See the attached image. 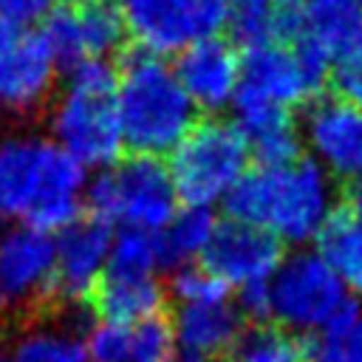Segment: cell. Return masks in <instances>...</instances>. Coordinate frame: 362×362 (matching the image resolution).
Listing matches in <instances>:
<instances>
[{
  "label": "cell",
  "instance_id": "obj_3",
  "mask_svg": "<svg viewBox=\"0 0 362 362\" xmlns=\"http://www.w3.org/2000/svg\"><path fill=\"white\" fill-rule=\"evenodd\" d=\"M116 105L124 144L141 156H170L198 124V107L184 90L175 65L147 51H139L122 62L116 79Z\"/></svg>",
  "mask_w": 362,
  "mask_h": 362
},
{
  "label": "cell",
  "instance_id": "obj_37",
  "mask_svg": "<svg viewBox=\"0 0 362 362\" xmlns=\"http://www.w3.org/2000/svg\"><path fill=\"white\" fill-rule=\"evenodd\" d=\"M0 235H3V229H0Z\"/></svg>",
  "mask_w": 362,
  "mask_h": 362
},
{
  "label": "cell",
  "instance_id": "obj_2",
  "mask_svg": "<svg viewBox=\"0 0 362 362\" xmlns=\"http://www.w3.org/2000/svg\"><path fill=\"white\" fill-rule=\"evenodd\" d=\"M229 218L257 226L280 243H305L334 215V178L308 156L288 164H255L226 198Z\"/></svg>",
  "mask_w": 362,
  "mask_h": 362
},
{
  "label": "cell",
  "instance_id": "obj_26",
  "mask_svg": "<svg viewBox=\"0 0 362 362\" xmlns=\"http://www.w3.org/2000/svg\"><path fill=\"white\" fill-rule=\"evenodd\" d=\"M14 362H88V348L76 334L34 331L20 342Z\"/></svg>",
  "mask_w": 362,
  "mask_h": 362
},
{
  "label": "cell",
  "instance_id": "obj_6",
  "mask_svg": "<svg viewBox=\"0 0 362 362\" xmlns=\"http://www.w3.org/2000/svg\"><path fill=\"white\" fill-rule=\"evenodd\" d=\"M181 206L212 209L226 204L240 178L252 170V150L235 122L206 119L167 156Z\"/></svg>",
  "mask_w": 362,
  "mask_h": 362
},
{
  "label": "cell",
  "instance_id": "obj_18",
  "mask_svg": "<svg viewBox=\"0 0 362 362\" xmlns=\"http://www.w3.org/2000/svg\"><path fill=\"white\" fill-rule=\"evenodd\" d=\"M235 124L240 127L255 164H288L303 156V130L291 110L238 96Z\"/></svg>",
  "mask_w": 362,
  "mask_h": 362
},
{
  "label": "cell",
  "instance_id": "obj_13",
  "mask_svg": "<svg viewBox=\"0 0 362 362\" xmlns=\"http://www.w3.org/2000/svg\"><path fill=\"white\" fill-rule=\"evenodd\" d=\"M303 150L331 178L351 184L362 175V105L320 96L300 122Z\"/></svg>",
  "mask_w": 362,
  "mask_h": 362
},
{
  "label": "cell",
  "instance_id": "obj_33",
  "mask_svg": "<svg viewBox=\"0 0 362 362\" xmlns=\"http://www.w3.org/2000/svg\"><path fill=\"white\" fill-rule=\"evenodd\" d=\"M238 308L240 314L252 317L255 322H266L272 317V297H269V283H255L240 288L238 294Z\"/></svg>",
  "mask_w": 362,
  "mask_h": 362
},
{
  "label": "cell",
  "instance_id": "obj_19",
  "mask_svg": "<svg viewBox=\"0 0 362 362\" xmlns=\"http://www.w3.org/2000/svg\"><path fill=\"white\" fill-rule=\"evenodd\" d=\"M85 305H88V314L99 322L133 328L164 314V288L156 277L105 274Z\"/></svg>",
  "mask_w": 362,
  "mask_h": 362
},
{
  "label": "cell",
  "instance_id": "obj_29",
  "mask_svg": "<svg viewBox=\"0 0 362 362\" xmlns=\"http://www.w3.org/2000/svg\"><path fill=\"white\" fill-rule=\"evenodd\" d=\"M133 345V328L96 322L88 328V362H124Z\"/></svg>",
  "mask_w": 362,
  "mask_h": 362
},
{
  "label": "cell",
  "instance_id": "obj_14",
  "mask_svg": "<svg viewBox=\"0 0 362 362\" xmlns=\"http://www.w3.org/2000/svg\"><path fill=\"white\" fill-rule=\"evenodd\" d=\"M280 263H283V243L269 232L235 218L218 223L201 257V266L209 274L238 288L269 283L272 274L280 269Z\"/></svg>",
  "mask_w": 362,
  "mask_h": 362
},
{
  "label": "cell",
  "instance_id": "obj_12",
  "mask_svg": "<svg viewBox=\"0 0 362 362\" xmlns=\"http://www.w3.org/2000/svg\"><path fill=\"white\" fill-rule=\"evenodd\" d=\"M42 34L59 65L74 68L93 59L107 62L127 37V20L113 0H68L45 20Z\"/></svg>",
  "mask_w": 362,
  "mask_h": 362
},
{
  "label": "cell",
  "instance_id": "obj_16",
  "mask_svg": "<svg viewBox=\"0 0 362 362\" xmlns=\"http://www.w3.org/2000/svg\"><path fill=\"white\" fill-rule=\"evenodd\" d=\"M57 294L71 303H88L105 277L113 232L102 218H79L57 238Z\"/></svg>",
  "mask_w": 362,
  "mask_h": 362
},
{
  "label": "cell",
  "instance_id": "obj_27",
  "mask_svg": "<svg viewBox=\"0 0 362 362\" xmlns=\"http://www.w3.org/2000/svg\"><path fill=\"white\" fill-rule=\"evenodd\" d=\"M173 320L167 314L133 325V345L124 362H173Z\"/></svg>",
  "mask_w": 362,
  "mask_h": 362
},
{
  "label": "cell",
  "instance_id": "obj_7",
  "mask_svg": "<svg viewBox=\"0 0 362 362\" xmlns=\"http://www.w3.org/2000/svg\"><path fill=\"white\" fill-rule=\"evenodd\" d=\"M57 240L31 226L0 235V322L37 325L57 300Z\"/></svg>",
  "mask_w": 362,
  "mask_h": 362
},
{
  "label": "cell",
  "instance_id": "obj_8",
  "mask_svg": "<svg viewBox=\"0 0 362 362\" xmlns=\"http://www.w3.org/2000/svg\"><path fill=\"white\" fill-rule=\"evenodd\" d=\"M325 79H331V57L308 37H300L246 51L240 96L291 110L317 102Z\"/></svg>",
  "mask_w": 362,
  "mask_h": 362
},
{
  "label": "cell",
  "instance_id": "obj_20",
  "mask_svg": "<svg viewBox=\"0 0 362 362\" xmlns=\"http://www.w3.org/2000/svg\"><path fill=\"white\" fill-rule=\"evenodd\" d=\"M173 331L181 348L206 354V356H226L235 339L243 331V314L229 300L223 303H187L175 311Z\"/></svg>",
  "mask_w": 362,
  "mask_h": 362
},
{
  "label": "cell",
  "instance_id": "obj_21",
  "mask_svg": "<svg viewBox=\"0 0 362 362\" xmlns=\"http://www.w3.org/2000/svg\"><path fill=\"white\" fill-rule=\"evenodd\" d=\"M305 34L317 42L331 65L337 59L362 54V0H300Z\"/></svg>",
  "mask_w": 362,
  "mask_h": 362
},
{
  "label": "cell",
  "instance_id": "obj_36",
  "mask_svg": "<svg viewBox=\"0 0 362 362\" xmlns=\"http://www.w3.org/2000/svg\"><path fill=\"white\" fill-rule=\"evenodd\" d=\"M0 362H8V359H6V356H0Z\"/></svg>",
  "mask_w": 362,
  "mask_h": 362
},
{
  "label": "cell",
  "instance_id": "obj_11",
  "mask_svg": "<svg viewBox=\"0 0 362 362\" xmlns=\"http://www.w3.org/2000/svg\"><path fill=\"white\" fill-rule=\"evenodd\" d=\"M59 59L37 28L0 23V113L25 116L42 107L57 88Z\"/></svg>",
  "mask_w": 362,
  "mask_h": 362
},
{
  "label": "cell",
  "instance_id": "obj_4",
  "mask_svg": "<svg viewBox=\"0 0 362 362\" xmlns=\"http://www.w3.org/2000/svg\"><path fill=\"white\" fill-rule=\"evenodd\" d=\"M119 71L105 62H82L68 71L65 88L48 110L51 141L74 156L85 170H105L122 158L124 130L116 105Z\"/></svg>",
  "mask_w": 362,
  "mask_h": 362
},
{
  "label": "cell",
  "instance_id": "obj_17",
  "mask_svg": "<svg viewBox=\"0 0 362 362\" xmlns=\"http://www.w3.org/2000/svg\"><path fill=\"white\" fill-rule=\"evenodd\" d=\"M223 28L232 45L255 51L300 40L305 34V17L300 0H226Z\"/></svg>",
  "mask_w": 362,
  "mask_h": 362
},
{
  "label": "cell",
  "instance_id": "obj_23",
  "mask_svg": "<svg viewBox=\"0 0 362 362\" xmlns=\"http://www.w3.org/2000/svg\"><path fill=\"white\" fill-rule=\"evenodd\" d=\"M215 229H218V221H215L212 209L181 206L173 215V221L161 232H156L161 269L178 272L184 266H192V260H201Z\"/></svg>",
  "mask_w": 362,
  "mask_h": 362
},
{
  "label": "cell",
  "instance_id": "obj_35",
  "mask_svg": "<svg viewBox=\"0 0 362 362\" xmlns=\"http://www.w3.org/2000/svg\"><path fill=\"white\" fill-rule=\"evenodd\" d=\"M173 362H215L212 356H206V354H198V351H189V348H181L178 354H175V359Z\"/></svg>",
  "mask_w": 362,
  "mask_h": 362
},
{
  "label": "cell",
  "instance_id": "obj_34",
  "mask_svg": "<svg viewBox=\"0 0 362 362\" xmlns=\"http://www.w3.org/2000/svg\"><path fill=\"white\" fill-rule=\"evenodd\" d=\"M345 209L348 212H354L356 218H362V175L359 178H354L351 184H348V192H345Z\"/></svg>",
  "mask_w": 362,
  "mask_h": 362
},
{
  "label": "cell",
  "instance_id": "obj_1",
  "mask_svg": "<svg viewBox=\"0 0 362 362\" xmlns=\"http://www.w3.org/2000/svg\"><path fill=\"white\" fill-rule=\"evenodd\" d=\"M88 170L51 136L0 133V221L62 232L82 218Z\"/></svg>",
  "mask_w": 362,
  "mask_h": 362
},
{
  "label": "cell",
  "instance_id": "obj_28",
  "mask_svg": "<svg viewBox=\"0 0 362 362\" xmlns=\"http://www.w3.org/2000/svg\"><path fill=\"white\" fill-rule=\"evenodd\" d=\"M170 288L181 300V305H187V303H223L229 294V286L221 283L215 274H209L204 266L178 269L173 274Z\"/></svg>",
  "mask_w": 362,
  "mask_h": 362
},
{
  "label": "cell",
  "instance_id": "obj_15",
  "mask_svg": "<svg viewBox=\"0 0 362 362\" xmlns=\"http://www.w3.org/2000/svg\"><path fill=\"white\" fill-rule=\"evenodd\" d=\"M173 65L198 110L221 113L235 107L243 85V57L229 40H201L178 54Z\"/></svg>",
  "mask_w": 362,
  "mask_h": 362
},
{
  "label": "cell",
  "instance_id": "obj_22",
  "mask_svg": "<svg viewBox=\"0 0 362 362\" xmlns=\"http://www.w3.org/2000/svg\"><path fill=\"white\" fill-rule=\"evenodd\" d=\"M314 252L331 266L348 291L362 297V218L337 209L314 238Z\"/></svg>",
  "mask_w": 362,
  "mask_h": 362
},
{
  "label": "cell",
  "instance_id": "obj_9",
  "mask_svg": "<svg viewBox=\"0 0 362 362\" xmlns=\"http://www.w3.org/2000/svg\"><path fill=\"white\" fill-rule=\"evenodd\" d=\"M269 297L277 325L297 334L325 328L331 317L351 300L331 266L308 249L283 257L280 269L269 280Z\"/></svg>",
  "mask_w": 362,
  "mask_h": 362
},
{
  "label": "cell",
  "instance_id": "obj_30",
  "mask_svg": "<svg viewBox=\"0 0 362 362\" xmlns=\"http://www.w3.org/2000/svg\"><path fill=\"white\" fill-rule=\"evenodd\" d=\"M59 0H0V23L14 28H37L57 11Z\"/></svg>",
  "mask_w": 362,
  "mask_h": 362
},
{
  "label": "cell",
  "instance_id": "obj_5",
  "mask_svg": "<svg viewBox=\"0 0 362 362\" xmlns=\"http://www.w3.org/2000/svg\"><path fill=\"white\" fill-rule=\"evenodd\" d=\"M105 223L122 229L161 232L181 209L170 167L156 156H122L110 167L99 170L88 184L85 201Z\"/></svg>",
  "mask_w": 362,
  "mask_h": 362
},
{
  "label": "cell",
  "instance_id": "obj_25",
  "mask_svg": "<svg viewBox=\"0 0 362 362\" xmlns=\"http://www.w3.org/2000/svg\"><path fill=\"white\" fill-rule=\"evenodd\" d=\"M161 269L158 243L153 232L141 229H119L113 235V249L105 274L110 277H156Z\"/></svg>",
  "mask_w": 362,
  "mask_h": 362
},
{
  "label": "cell",
  "instance_id": "obj_31",
  "mask_svg": "<svg viewBox=\"0 0 362 362\" xmlns=\"http://www.w3.org/2000/svg\"><path fill=\"white\" fill-rule=\"evenodd\" d=\"M314 362H362V320L342 337L314 339Z\"/></svg>",
  "mask_w": 362,
  "mask_h": 362
},
{
  "label": "cell",
  "instance_id": "obj_10",
  "mask_svg": "<svg viewBox=\"0 0 362 362\" xmlns=\"http://www.w3.org/2000/svg\"><path fill=\"white\" fill-rule=\"evenodd\" d=\"M122 8L139 48L167 57L215 37L223 28L226 0H122Z\"/></svg>",
  "mask_w": 362,
  "mask_h": 362
},
{
  "label": "cell",
  "instance_id": "obj_32",
  "mask_svg": "<svg viewBox=\"0 0 362 362\" xmlns=\"http://www.w3.org/2000/svg\"><path fill=\"white\" fill-rule=\"evenodd\" d=\"M331 82H334V96L348 99L354 105H362V54L337 59L331 65Z\"/></svg>",
  "mask_w": 362,
  "mask_h": 362
},
{
  "label": "cell",
  "instance_id": "obj_24",
  "mask_svg": "<svg viewBox=\"0 0 362 362\" xmlns=\"http://www.w3.org/2000/svg\"><path fill=\"white\" fill-rule=\"evenodd\" d=\"M223 362H314V337L283 325L255 322L240 331Z\"/></svg>",
  "mask_w": 362,
  "mask_h": 362
}]
</instances>
